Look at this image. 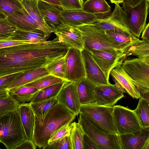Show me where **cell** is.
<instances>
[{"instance_id":"6da1fadb","label":"cell","mask_w":149,"mask_h":149,"mask_svg":"<svg viewBox=\"0 0 149 149\" xmlns=\"http://www.w3.org/2000/svg\"><path fill=\"white\" fill-rule=\"evenodd\" d=\"M65 53V46L57 37L51 40L0 48V77L46 67Z\"/></svg>"},{"instance_id":"7a4b0ae2","label":"cell","mask_w":149,"mask_h":149,"mask_svg":"<svg viewBox=\"0 0 149 149\" xmlns=\"http://www.w3.org/2000/svg\"><path fill=\"white\" fill-rule=\"evenodd\" d=\"M77 115L58 103L51 108L42 120H35L32 140L39 148L48 144L52 135L63 126L71 123Z\"/></svg>"},{"instance_id":"3957f363","label":"cell","mask_w":149,"mask_h":149,"mask_svg":"<svg viewBox=\"0 0 149 149\" xmlns=\"http://www.w3.org/2000/svg\"><path fill=\"white\" fill-rule=\"evenodd\" d=\"M121 66L131 78L141 97L149 101V60L138 58L126 59Z\"/></svg>"},{"instance_id":"277c9868","label":"cell","mask_w":149,"mask_h":149,"mask_svg":"<svg viewBox=\"0 0 149 149\" xmlns=\"http://www.w3.org/2000/svg\"><path fill=\"white\" fill-rule=\"evenodd\" d=\"M26 139L17 110L0 118V140L7 149H12Z\"/></svg>"},{"instance_id":"5b68a950","label":"cell","mask_w":149,"mask_h":149,"mask_svg":"<svg viewBox=\"0 0 149 149\" xmlns=\"http://www.w3.org/2000/svg\"><path fill=\"white\" fill-rule=\"evenodd\" d=\"M113 106L81 105L80 113L100 130L107 133L118 134L113 116Z\"/></svg>"},{"instance_id":"8992f818","label":"cell","mask_w":149,"mask_h":149,"mask_svg":"<svg viewBox=\"0 0 149 149\" xmlns=\"http://www.w3.org/2000/svg\"><path fill=\"white\" fill-rule=\"evenodd\" d=\"M76 27L82 33L84 48L89 51L98 50L116 54L121 53L113 40L105 30L92 24Z\"/></svg>"},{"instance_id":"52a82bcc","label":"cell","mask_w":149,"mask_h":149,"mask_svg":"<svg viewBox=\"0 0 149 149\" xmlns=\"http://www.w3.org/2000/svg\"><path fill=\"white\" fill-rule=\"evenodd\" d=\"M149 1L143 0L134 7L123 5L126 25L130 32L139 38L146 24Z\"/></svg>"},{"instance_id":"ba28073f","label":"cell","mask_w":149,"mask_h":149,"mask_svg":"<svg viewBox=\"0 0 149 149\" xmlns=\"http://www.w3.org/2000/svg\"><path fill=\"white\" fill-rule=\"evenodd\" d=\"M78 123L84 133L91 139L100 149H122L119 134L107 133L100 130L81 113H79Z\"/></svg>"},{"instance_id":"9c48e42d","label":"cell","mask_w":149,"mask_h":149,"mask_svg":"<svg viewBox=\"0 0 149 149\" xmlns=\"http://www.w3.org/2000/svg\"><path fill=\"white\" fill-rule=\"evenodd\" d=\"M113 107V116L119 135L131 133L142 128L134 110L119 105Z\"/></svg>"},{"instance_id":"30bf717a","label":"cell","mask_w":149,"mask_h":149,"mask_svg":"<svg viewBox=\"0 0 149 149\" xmlns=\"http://www.w3.org/2000/svg\"><path fill=\"white\" fill-rule=\"evenodd\" d=\"M86 78L85 67L81 51L74 48H69L66 57V80L78 83Z\"/></svg>"},{"instance_id":"8fae6325","label":"cell","mask_w":149,"mask_h":149,"mask_svg":"<svg viewBox=\"0 0 149 149\" xmlns=\"http://www.w3.org/2000/svg\"><path fill=\"white\" fill-rule=\"evenodd\" d=\"M92 24L105 31L133 35L126 25L123 10L119 4H115L114 10L109 16L100 19Z\"/></svg>"},{"instance_id":"7c38bea8","label":"cell","mask_w":149,"mask_h":149,"mask_svg":"<svg viewBox=\"0 0 149 149\" xmlns=\"http://www.w3.org/2000/svg\"><path fill=\"white\" fill-rule=\"evenodd\" d=\"M54 33L68 48H74L81 51L84 48L82 33L77 27L61 24Z\"/></svg>"},{"instance_id":"4fadbf2b","label":"cell","mask_w":149,"mask_h":149,"mask_svg":"<svg viewBox=\"0 0 149 149\" xmlns=\"http://www.w3.org/2000/svg\"><path fill=\"white\" fill-rule=\"evenodd\" d=\"M57 99L58 103L77 116L80 113L81 104L76 83L65 81L57 97Z\"/></svg>"},{"instance_id":"5bb4252c","label":"cell","mask_w":149,"mask_h":149,"mask_svg":"<svg viewBox=\"0 0 149 149\" xmlns=\"http://www.w3.org/2000/svg\"><path fill=\"white\" fill-rule=\"evenodd\" d=\"M90 51L108 80L111 70L118 65H121L127 58L125 53L116 54L98 50Z\"/></svg>"},{"instance_id":"9a60e30c","label":"cell","mask_w":149,"mask_h":149,"mask_svg":"<svg viewBox=\"0 0 149 149\" xmlns=\"http://www.w3.org/2000/svg\"><path fill=\"white\" fill-rule=\"evenodd\" d=\"M61 24L77 27L92 24L103 18L105 15L94 14L86 12L82 9L62 10Z\"/></svg>"},{"instance_id":"2e32d148","label":"cell","mask_w":149,"mask_h":149,"mask_svg":"<svg viewBox=\"0 0 149 149\" xmlns=\"http://www.w3.org/2000/svg\"><path fill=\"white\" fill-rule=\"evenodd\" d=\"M81 52L84 64L86 78L96 86L109 83L105 73L94 59L91 52L84 48Z\"/></svg>"},{"instance_id":"e0dca14e","label":"cell","mask_w":149,"mask_h":149,"mask_svg":"<svg viewBox=\"0 0 149 149\" xmlns=\"http://www.w3.org/2000/svg\"><path fill=\"white\" fill-rule=\"evenodd\" d=\"M94 104L103 106H113L124 97L123 93L117 88L115 84L110 83L96 86L95 91Z\"/></svg>"},{"instance_id":"ac0fdd59","label":"cell","mask_w":149,"mask_h":149,"mask_svg":"<svg viewBox=\"0 0 149 149\" xmlns=\"http://www.w3.org/2000/svg\"><path fill=\"white\" fill-rule=\"evenodd\" d=\"M110 75L117 88L122 93H127L134 99L141 97L131 78L120 65L113 69Z\"/></svg>"},{"instance_id":"d6986e66","label":"cell","mask_w":149,"mask_h":149,"mask_svg":"<svg viewBox=\"0 0 149 149\" xmlns=\"http://www.w3.org/2000/svg\"><path fill=\"white\" fill-rule=\"evenodd\" d=\"M119 135L122 149H143L149 141V127Z\"/></svg>"},{"instance_id":"ffe728a7","label":"cell","mask_w":149,"mask_h":149,"mask_svg":"<svg viewBox=\"0 0 149 149\" xmlns=\"http://www.w3.org/2000/svg\"><path fill=\"white\" fill-rule=\"evenodd\" d=\"M7 18L11 24L19 30L26 31L40 30L37 23L24 7L20 10L12 13Z\"/></svg>"},{"instance_id":"44dd1931","label":"cell","mask_w":149,"mask_h":149,"mask_svg":"<svg viewBox=\"0 0 149 149\" xmlns=\"http://www.w3.org/2000/svg\"><path fill=\"white\" fill-rule=\"evenodd\" d=\"M38 5L45 22L55 32L57 26L61 24L62 10L43 1H38Z\"/></svg>"},{"instance_id":"7402d4cb","label":"cell","mask_w":149,"mask_h":149,"mask_svg":"<svg viewBox=\"0 0 149 149\" xmlns=\"http://www.w3.org/2000/svg\"><path fill=\"white\" fill-rule=\"evenodd\" d=\"M50 74L46 67L36 68L23 72L8 87L9 93L45 76Z\"/></svg>"},{"instance_id":"603a6c76","label":"cell","mask_w":149,"mask_h":149,"mask_svg":"<svg viewBox=\"0 0 149 149\" xmlns=\"http://www.w3.org/2000/svg\"><path fill=\"white\" fill-rule=\"evenodd\" d=\"M17 111L19 116L26 139L31 140L33 135L35 118L30 103H20Z\"/></svg>"},{"instance_id":"cb8c5ba5","label":"cell","mask_w":149,"mask_h":149,"mask_svg":"<svg viewBox=\"0 0 149 149\" xmlns=\"http://www.w3.org/2000/svg\"><path fill=\"white\" fill-rule=\"evenodd\" d=\"M24 7L31 16L36 22L40 30L48 38L54 31L45 22L38 8L36 0H20Z\"/></svg>"},{"instance_id":"d4e9b609","label":"cell","mask_w":149,"mask_h":149,"mask_svg":"<svg viewBox=\"0 0 149 149\" xmlns=\"http://www.w3.org/2000/svg\"><path fill=\"white\" fill-rule=\"evenodd\" d=\"M105 31L113 40L121 53H125L131 47L141 40L133 35L110 31Z\"/></svg>"},{"instance_id":"484cf974","label":"cell","mask_w":149,"mask_h":149,"mask_svg":"<svg viewBox=\"0 0 149 149\" xmlns=\"http://www.w3.org/2000/svg\"><path fill=\"white\" fill-rule=\"evenodd\" d=\"M48 38L40 29L26 31L17 29L6 39L25 41L30 43H37L47 40Z\"/></svg>"},{"instance_id":"4316f807","label":"cell","mask_w":149,"mask_h":149,"mask_svg":"<svg viewBox=\"0 0 149 149\" xmlns=\"http://www.w3.org/2000/svg\"><path fill=\"white\" fill-rule=\"evenodd\" d=\"M76 83L81 105L94 104L96 86L86 78L80 83Z\"/></svg>"},{"instance_id":"83f0119b","label":"cell","mask_w":149,"mask_h":149,"mask_svg":"<svg viewBox=\"0 0 149 149\" xmlns=\"http://www.w3.org/2000/svg\"><path fill=\"white\" fill-rule=\"evenodd\" d=\"M35 115V120L40 121L47 112L58 103L56 97H53L36 102H29Z\"/></svg>"},{"instance_id":"f1b7e54d","label":"cell","mask_w":149,"mask_h":149,"mask_svg":"<svg viewBox=\"0 0 149 149\" xmlns=\"http://www.w3.org/2000/svg\"><path fill=\"white\" fill-rule=\"evenodd\" d=\"M82 10L92 14L106 15L111 8L105 0H87L84 2Z\"/></svg>"},{"instance_id":"f546056e","label":"cell","mask_w":149,"mask_h":149,"mask_svg":"<svg viewBox=\"0 0 149 149\" xmlns=\"http://www.w3.org/2000/svg\"><path fill=\"white\" fill-rule=\"evenodd\" d=\"M39 91L33 87L24 86L10 93L11 96L20 103L31 102Z\"/></svg>"},{"instance_id":"4dcf8cb0","label":"cell","mask_w":149,"mask_h":149,"mask_svg":"<svg viewBox=\"0 0 149 149\" xmlns=\"http://www.w3.org/2000/svg\"><path fill=\"white\" fill-rule=\"evenodd\" d=\"M127 57L130 56L149 60V39H143L131 47L125 53Z\"/></svg>"},{"instance_id":"1f68e13d","label":"cell","mask_w":149,"mask_h":149,"mask_svg":"<svg viewBox=\"0 0 149 149\" xmlns=\"http://www.w3.org/2000/svg\"><path fill=\"white\" fill-rule=\"evenodd\" d=\"M65 81L50 86L39 90L30 102H36L52 97H57Z\"/></svg>"},{"instance_id":"d6a6232c","label":"cell","mask_w":149,"mask_h":149,"mask_svg":"<svg viewBox=\"0 0 149 149\" xmlns=\"http://www.w3.org/2000/svg\"><path fill=\"white\" fill-rule=\"evenodd\" d=\"M70 137L72 149H83L84 133L79 124L74 122L70 124Z\"/></svg>"},{"instance_id":"836d02e7","label":"cell","mask_w":149,"mask_h":149,"mask_svg":"<svg viewBox=\"0 0 149 149\" xmlns=\"http://www.w3.org/2000/svg\"><path fill=\"white\" fill-rule=\"evenodd\" d=\"M149 102L140 97L137 106L134 110L142 127H149Z\"/></svg>"},{"instance_id":"e575fe53","label":"cell","mask_w":149,"mask_h":149,"mask_svg":"<svg viewBox=\"0 0 149 149\" xmlns=\"http://www.w3.org/2000/svg\"><path fill=\"white\" fill-rule=\"evenodd\" d=\"M67 54V53L62 58L46 67L50 74L65 81H67L66 79Z\"/></svg>"},{"instance_id":"d590c367","label":"cell","mask_w":149,"mask_h":149,"mask_svg":"<svg viewBox=\"0 0 149 149\" xmlns=\"http://www.w3.org/2000/svg\"><path fill=\"white\" fill-rule=\"evenodd\" d=\"M64 81H65L60 78L49 74L41 77L24 86L33 87L40 90Z\"/></svg>"},{"instance_id":"8d00e7d4","label":"cell","mask_w":149,"mask_h":149,"mask_svg":"<svg viewBox=\"0 0 149 149\" xmlns=\"http://www.w3.org/2000/svg\"><path fill=\"white\" fill-rule=\"evenodd\" d=\"M20 103L10 94L6 97L0 98V118L16 111Z\"/></svg>"},{"instance_id":"74e56055","label":"cell","mask_w":149,"mask_h":149,"mask_svg":"<svg viewBox=\"0 0 149 149\" xmlns=\"http://www.w3.org/2000/svg\"><path fill=\"white\" fill-rule=\"evenodd\" d=\"M23 7L20 0H0V11L6 17Z\"/></svg>"},{"instance_id":"f35d334b","label":"cell","mask_w":149,"mask_h":149,"mask_svg":"<svg viewBox=\"0 0 149 149\" xmlns=\"http://www.w3.org/2000/svg\"><path fill=\"white\" fill-rule=\"evenodd\" d=\"M43 149H72L70 136L65 137L42 148Z\"/></svg>"},{"instance_id":"ab89813d","label":"cell","mask_w":149,"mask_h":149,"mask_svg":"<svg viewBox=\"0 0 149 149\" xmlns=\"http://www.w3.org/2000/svg\"><path fill=\"white\" fill-rule=\"evenodd\" d=\"M17 29L16 27L8 21L7 17L0 18V35L6 38H8Z\"/></svg>"},{"instance_id":"60d3db41","label":"cell","mask_w":149,"mask_h":149,"mask_svg":"<svg viewBox=\"0 0 149 149\" xmlns=\"http://www.w3.org/2000/svg\"><path fill=\"white\" fill-rule=\"evenodd\" d=\"M70 124H67L57 131L49 139L47 144H52L65 136H70Z\"/></svg>"},{"instance_id":"b9f144b4","label":"cell","mask_w":149,"mask_h":149,"mask_svg":"<svg viewBox=\"0 0 149 149\" xmlns=\"http://www.w3.org/2000/svg\"><path fill=\"white\" fill-rule=\"evenodd\" d=\"M63 10L82 9L83 0H58Z\"/></svg>"},{"instance_id":"7bdbcfd3","label":"cell","mask_w":149,"mask_h":149,"mask_svg":"<svg viewBox=\"0 0 149 149\" xmlns=\"http://www.w3.org/2000/svg\"><path fill=\"white\" fill-rule=\"evenodd\" d=\"M23 72L13 73L0 77V91L6 90L9 86Z\"/></svg>"},{"instance_id":"ee69618b","label":"cell","mask_w":149,"mask_h":149,"mask_svg":"<svg viewBox=\"0 0 149 149\" xmlns=\"http://www.w3.org/2000/svg\"><path fill=\"white\" fill-rule=\"evenodd\" d=\"M29 43H30L25 41L7 40L3 38L0 39V48Z\"/></svg>"},{"instance_id":"f6af8a7d","label":"cell","mask_w":149,"mask_h":149,"mask_svg":"<svg viewBox=\"0 0 149 149\" xmlns=\"http://www.w3.org/2000/svg\"><path fill=\"white\" fill-rule=\"evenodd\" d=\"M37 147L32 140L26 139L12 149H36Z\"/></svg>"},{"instance_id":"bcb514c9","label":"cell","mask_w":149,"mask_h":149,"mask_svg":"<svg viewBox=\"0 0 149 149\" xmlns=\"http://www.w3.org/2000/svg\"><path fill=\"white\" fill-rule=\"evenodd\" d=\"M83 149H100L98 146L88 136L84 134Z\"/></svg>"},{"instance_id":"7dc6e473","label":"cell","mask_w":149,"mask_h":149,"mask_svg":"<svg viewBox=\"0 0 149 149\" xmlns=\"http://www.w3.org/2000/svg\"><path fill=\"white\" fill-rule=\"evenodd\" d=\"M38 1H43L49 3L59 9L63 10L61 4L58 0H36Z\"/></svg>"},{"instance_id":"c3c4849f","label":"cell","mask_w":149,"mask_h":149,"mask_svg":"<svg viewBox=\"0 0 149 149\" xmlns=\"http://www.w3.org/2000/svg\"><path fill=\"white\" fill-rule=\"evenodd\" d=\"M141 38L143 39H149V23L146 24L142 32Z\"/></svg>"},{"instance_id":"681fc988","label":"cell","mask_w":149,"mask_h":149,"mask_svg":"<svg viewBox=\"0 0 149 149\" xmlns=\"http://www.w3.org/2000/svg\"><path fill=\"white\" fill-rule=\"evenodd\" d=\"M142 0H123V4L127 5L132 7H134Z\"/></svg>"},{"instance_id":"f907efd6","label":"cell","mask_w":149,"mask_h":149,"mask_svg":"<svg viewBox=\"0 0 149 149\" xmlns=\"http://www.w3.org/2000/svg\"><path fill=\"white\" fill-rule=\"evenodd\" d=\"M10 93L7 90L0 91V98L6 97L10 95Z\"/></svg>"},{"instance_id":"816d5d0a","label":"cell","mask_w":149,"mask_h":149,"mask_svg":"<svg viewBox=\"0 0 149 149\" xmlns=\"http://www.w3.org/2000/svg\"><path fill=\"white\" fill-rule=\"evenodd\" d=\"M111 3H114L116 4H119L123 3V0H110Z\"/></svg>"},{"instance_id":"f5cc1de1","label":"cell","mask_w":149,"mask_h":149,"mask_svg":"<svg viewBox=\"0 0 149 149\" xmlns=\"http://www.w3.org/2000/svg\"><path fill=\"white\" fill-rule=\"evenodd\" d=\"M143 149H149V141H148L144 145Z\"/></svg>"},{"instance_id":"db71d44e","label":"cell","mask_w":149,"mask_h":149,"mask_svg":"<svg viewBox=\"0 0 149 149\" xmlns=\"http://www.w3.org/2000/svg\"><path fill=\"white\" fill-rule=\"evenodd\" d=\"M6 17L0 11V18H4Z\"/></svg>"},{"instance_id":"11a10c76","label":"cell","mask_w":149,"mask_h":149,"mask_svg":"<svg viewBox=\"0 0 149 149\" xmlns=\"http://www.w3.org/2000/svg\"><path fill=\"white\" fill-rule=\"evenodd\" d=\"M6 38V37H4V36H3L0 34V39L3 38Z\"/></svg>"},{"instance_id":"9f6ffc18","label":"cell","mask_w":149,"mask_h":149,"mask_svg":"<svg viewBox=\"0 0 149 149\" xmlns=\"http://www.w3.org/2000/svg\"><path fill=\"white\" fill-rule=\"evenodd\" d=\"M0 149H1V148H0Z\"/></svg>"},{"instance_id":"6f0895ef","label":"cell","mask_w":149,"mask_h":149,"mask_svg":"<svg viewBox=\"0 0 149 149\" xmlns=\"http://www.w3.org/2000/svg\"></svg>"}]
</instances>
